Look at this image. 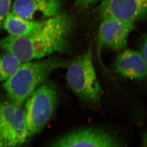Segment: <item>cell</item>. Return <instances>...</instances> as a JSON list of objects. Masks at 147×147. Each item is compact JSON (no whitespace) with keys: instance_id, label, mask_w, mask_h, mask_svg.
Returning <instances> with one entry per match:
<instances>
[{"instance_id":"cell-1","label":"cell","mask_w":147,"mask_h":147,"mask_svg":"<svg viewBox=\"0 0 147 147\" xmlns=\"http://www.w3.org/2000/svg\"><path fill=\"white\" fill-rule=\"evenodd\" d=\"M73 27L72 19L62 13L42 21L37 28L26 36L9 35L0 39V50L11 54L21 62L66 52L69 49Z\"/></svg>"},{"instance_id":"cell-3","label":"cell","mask_w":147,"mask_h":147,"mask_svg":"<svg viewBox=\"0 0 147 147\" xmlns=\"http://www.w3.org/2000/svg\"><path fill=\"white\" fill-rule=\"evenodd\" d=\"M67 67L68 85L80 99L90 103L100 100L102 89L96 75L90 51L85 52L75 58Z\"/></svg>"},{"instance_id":"cell-7","label":"cell","mask_w":147,"mask_h":147,"mask_svg":"<svg viewBox=\"0 0 147 147\" xmlns=\"http://www.w3.org/2000/svg\"><path fill=\"white\" fill-rule=\"evenodd\" d=\"M50 147H121L117 139L105 131L87 129L75 131L59 139Z\"/></svg>"},{"instance_id":"cell-8","label":"cell","mask_w":147,"mask_h":147,"mask_svg":"<svg viewBox=\"0 0 147 147\" xmlns=\"http://www.w3.org/2000/svg\"><path fill=\"white\" fill-rule=\"evenodd\" d=\"M11 13L29 21L40 22L63 13L61 0H15Z\"/></svg>"},{"instance_id":"cell-9","label":"cell","mask_w":147,"mask_h":147,"mask_svg":"<svg viewBox=\"0 0 147 147\" xmlns=\"http://www.w3.org/2000/svg\"><path fill=\"white\" fill-rule=\"evenodd\" d=\"M134 24L113 18H102L98 30V40L101 46L113 51L125 48Z\"/></svg>"},{"instance_id":"cell-10","label":"cell","mask_w":147,"mask_h":147,"mask_svg":"<svg viewBox=\"0 0 147 147\" xmlns=\"http://www.w3.org/2000/svg\"><path fill=\"white\" fill-rule=\"evenodd\" d=\"M113 67L119 76L132 80H142L147 75V62L135 50L127 49L118 54Z\"/></svg>"},{"instance_id":"cell-4","label":"cell","mask_w":147,"mask_h":147,"mask_svg":"<svg viewBox=\"0 0 147 147\" xmlns=\"http://www.w3.org/2000/svg\"><path fill=\"white\" fill-rule=\"evenodd\" d=\"M57 102L55 86L47 81L28 97L24 110L29 137L40 132L47 124L54 113Z\"/></svg>"},{"instance_id":"cell-13","label":"cell","mask_w":147,"mask_h":147,"mask_svg":"<svg viewBox=\"0 0 147 147\" xmlns=\"http://www.w3.org/2000/svg\"><path fill=\"white\" fill-rule=\"evenodd\" d=\"M13 0H0V29L3 27V22L11 12Z\"/></svg>"},{"instance_id":"cell-2","label":"cell","mask_w":147,"mask_h":147,"mask_svg":"<svg viewBox=\"0 0 147 147\" xmlns=\"http://www.w3.org/2000/svg\"><path fill=\"white\" fill-rule=\"evenodd\" d=\"M69 64L63 59L49 56L22 63L15 73L3 85L9 99L22 107L28 97L47 81L51 73L67 67Z\"/></svg>"},{"instance_id":"cell-5","label":"cell","mask_w":147,"mask_h":147,"mask_svg":"<svg viewBox=\"0 0 147 147\" xmlns=\"http://www.w3.org/2000/svg\"><path fill=\"white\" fill-rule=\"evenodd\" d=\"M0 135L3 147H22L29 138L24 109L9 100L0 102Z\"/></svg>"},{"instance_id":"cell-11","label":"cell","mask_w":147,"mask_h":147,"mask_svg":"<svg viewBox=\"0 0 147 147\" xmlns=\"http://www.w3.org/2000/svg\"><path fill=\"white\" fill-rule=\"evenodd\" d=\"M42 21H29L21 18L10 12L3 22V27L10 35L22 37L26 36L33 32L40 25Z\"/></svg>"},{"instance_id":"cell-16","label":"cell","mask_w":147,"mask_h":147,"mask_svg":"<svg viewBox=\"0 0 147 147\" xmlns=\"http://www.w3.org/2000/svg\"><path fill=\"white\" fill-rule=\"evenodd\" d=\"M0 147H3V142H2V140H1V136L0 135Z\"/></svg>"},{"instance_id":"cell-14","label":"cell","mask_w":147,"mask_h":147,"mask_svg":"<svg viewBox=\"0 0 147 147\" xmlns=\"http://www.w3.org/2000/svg\"><path fill=\"white\" fill-rule=\"evenodd\" d=\"M102 0H74V4L76 7L82 9H87L100 3Z\"/></svg>"},{"instance_id":"cell-12","label":"cell","mask_w":147,"mask_h":147,"mask_svg":"<svg viewBox=\"0 0 147 147\" xmlns=\"http://www.w3.org/2000/svg\"><path fill=\"white\" fill-rule=\"evenodd\" d=\"M22 63L10 53L0 54V82H5L13 76Z\"/></svg>"},{"instance_id":"cell-15","label":"cell","mask_w":147,"mask_h":147,"mask_svg":"<svg viewBox=\"0 0 147 147\" xmlns=\"http://www.w3.org/2000/svg\"><path fill=\"white\" fill-rule=\"evenodd\" d=\"M147 38L145 37L144 41V43L142 44V51H141V52H140V54L143 57V59L144 60V61L146 62H147Z\"/></svg>"},{"instance_id":"cell-6","label":"cell","mask_w":147,"mask_h":147,"mask_svg":"<svg viewBox=\"0 0 147 147\" xmlns=\"http://www.w3.org/2000/svg\"><path fill=\"white\" fill-rule=\"evenodd\" d=\"M147 10V0H102L98 12L101 18L134 24L146 17Z\"/></svg>"}]
</instances>
